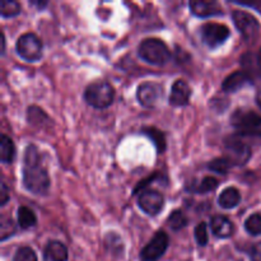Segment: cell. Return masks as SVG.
<instances>
[{
  "mask_svg": "<svg viewBox=\"0 0 261 261\" xmlns=\"http://www.w3.org/2000/svg\"><path fill=\"white\" fill-rule=\"evenodd\" d=\"M23 186L33 195H46L50 190V177L42 165L41 154L35 144L27 145L22 167Z\"/></svg>",
  "mask_w": 261,
  "mask_h": 261,
  "instance_id": "cell-1",
  "label": "cell"
},
{
  "mask_svg": "<svg viewBox=\"0 0 261 261\" xmlns=\"http://www.w3.org/2000/svg\"><path fill=\"white\" fill-rule=\"evenodd\" d=\"M229 121L240 137H261V116L251 110L237 109Z\"/></svg>",
  "mask_w": 261,
  "mask_h": 261,
  "instance_id": "cell-2",
  "label": "cell"
},
{
  "mask_svg": "<svg viewBox=\"0 0 261 261\" xmlns=\"http://www.w3.org/2000/svg\"><path fill=\"white\" fill-rule=\"evenodd\" d=\"M140 59L152 65H165L171 59V51L160 38H145L138 47Z\"/></svg>",
  "mask_w": 261,
  "mask_h": 261,
  "instance_id": "cell-3",
  "label": "cell"
},
{
  "mask_svg": "<svg viewBox=\"0 0 261 261\" xmlns=\"http://www.w3.org/2000/svg\"><path fill=\"white\" fill-rule=\"evenodd\" d=\"M83 97L89 106L94 109H106L114 102L115 89L109 82L98 81L87 87Z\"/></svg>",
  "mask_w": 261,
  "mask_h": 261,
  "instance_id": "cell-4",
  "label": "cell"
},
{
  "mask_svg": "<svg viewBox=\"0 0 261 261\" xmlns=\"http://www.w3.org/2000/svg\"><path fill=\"white\" fill-rule=\"evenodd\" d=\"M17 54L28 63H35L42 58V41L32 32L23 33L15 43Z\"/></svg>",
  "mask_w": 261,
  "mask_h": 261,
  "instance_id": "cell-5",
  "label": "cell"
},
{
  "mask_svg": "<svg viewBox=\"0 0 261 261\" xmlns=\"http://www.w3.org/2000/svg\"><path fill=\"white\" fill-rule=\"evenodd\" d=\"M226 158L232 163V166H245L252 155L250 145L240 139V135H231L224 140Z\"/></svg>",
  "mask_w": 261,
  "mask_h": 261,
  "instance_id": "cell-6",
  "label": "cell"
},
{
  "mask_svg": "<svg viewBox=\"0 0 261 261\" xmlns=\"http://www.w3.org/2000/svg\"><path fill=\"white\" fill-rule=\"evenodd\" d=\"M229 35V28L219 23H206L200 28L201 40L211 48H217L223 45L228 40Z\"/></svg>",
  "mask_w": 261,
  "mask_h": 261,
  "instance_id": "cell-7",
  "label": "cell"
},
{
  "mask_svg": "<svg viewBox=\"0 0 261 261\" xmlns=\"http://www.w3.org/2000/svg\"><path fill=\"white\" fill-rule=\"evenodd\" d=\"M138 205L145 214L155 217L162 212L165 206V198L160 191L154 189H144L138 196Z\"/></svg>",
  "mask_w": 261,
  "mask_h": 261,
  "instance_id": "cell-8",
  "label": "cell"
},
{
  "mask_svg": "<svg viewBox=\"0 0 261 261\" xmlns=\"http://www.w3.org/2000/svg\"><path fill=\"white\" fill-rule=\"evenodd\" d=\"M168 244H170L168 234L165 231H158L152 237V240L143 247V250L140 251V257L143 261L160 260L165 255Z\"/></svg>",
  "mask_w": 261,
  "mask_h": 261,
  "instance_id": "cell-9",
  "label": "cell"
},
{
  "mask_svg": "<svg viewBox=\"0 0 261 261\" xmlns=\"http://www.w3.org/2000/svg\"><path fill=\"white\" fill-rule=\"evenodd\" d=\"M163 97V87L154 82H144L137 89V99L143 107L153 109Z\"/></svg>",
  "mask_w": 261,
  "mask_h": 261,
  "instance_id": "cell-10",
  "label": "cell"
},
{
  "mask_svg": "<svg viewBox=\"0 0 261 261\" xmlns=\"http://www.w3.org/2000/svg\"><path fill=\"white\" fill-rule=\"evenodd\" d=\"M234 25L245 38H252L260 30V23L256 18L245 10H234L232 13Z\"/></svg>",
  "mask_w": 261,
  "mask_h": 261,
  "instance_id": "cell-11",
  "label": "cell"
},
{
  "mask_svg": "<svg viewBox=\"0 0 261 261\" xmlns=\"http://www.w3.org/2000/svg\"><path fill=\"white\" fill-rule=\"evenodd\" d=\"M191 13L199 18L214 17V15H222V8L219 3L214 0H193L189 3Z\"/></svg>",
  "mask_w": 261,
  "mask_h": 261,
  "instance_id": "cell-12",
  "label": "cell"
},
{
  "mask_svg": "<svg viewBox=\"0 0 261 261\" xmlns=\"http://www.w3.org/2000/svg\"><path fill=\"white\" fill-rule=\"evenodd\" d=\"M252 84V78L247 71L245 70H237L226 76L222 83V89L226 93H233V92H239L240 89L244 87Z\"/></svg>",
  "mask_w": 261,
  "mask_h": 261,
  "instance_id": "cell-13",
  "label": "cell"
},
{
  "mask_svg": "<svg viewBox=\"0 0 261 261\" xmlns=\"http://www.w3.org/2000/svg\"><path fill=\"white\" fill-rule=\"evenodd\" d=\"M191 88L184 79H177L172 84L170 93V105L172 106H186L190 101Z\"/></svg>",
  "mask_w": 261,
  "mask_h": 261,
  "instance_id": "cell-14",
  "label": "cell"
},
{
  "mask_svg": "<svg viewBox=\"0 0 261 261\" xmlns=\"http://www.w3.org/2000/svg\"><path fill=\"white\" fill-rule=\"evenodd\" d=\"M211 229L218 239H229L233 234V223L224 216H214L211 219Z\"/></svg>",
  "mask_w": 261,
  "mask_h": 261,
  "instance_id": "cell-15",
  "label": "cell"
},
{
  "mask_svg": "<svg viewBox=\"0 0 261 261\" xmlns=\"http://www.w3.org/2000/svg\"><path fill=\"white\" fill-rule=\"evenodd\" d=\"M43 261H68V249L63 242L53 240L43 250Z\"/></svg>",
  "mask_w": 261,
  "mask_h": 261,
  "instance_id": "cell-16",
  "label": "cell"
},
{
  "mask_svg": "<svg viewBox=\"0 0 261 261\" xmlns=\"http://www.w3.org/2000/svg\"><path fill=\"white\" fill-rule=\"evenodd\" d=\"M241 201V194L236 188H227L219 194L218 204L224 209L236 208Z\"/></svg>",
  "mask_w": 261,
  "mask_h": 261,
  "instance_id": "cell-17",
  "label": "cell"
},
{
  "mask_svg": "<svg viewBox=\"0 0 261 261\" xmlns=\"http://www.w3.org/2000/svg\"><path fill=\"white\" fill-rule=\"evenodd\" d=\"M17 221L20 228L28 229L37 224V217L28 206H19L17 211Z\"/></svg>",
  "mask_w": 261,
  "mask_h": 261,
  "instance_id": "cell-18",
  "label": "cell"
},
{
  "mask_svg": "<svg viewBox=\"0 0 261 261\" xmlns=\"http://www.w3.org/2000/svg\"><path fill=\"white\" fill-rule=\"evenodd\" d=\"M15 157V147L8 135L3 134L0 139V161L3 163H12Z\"/></svg>",
  "mask_w": 261,
  "mask_h": 261,
  "instance_id": "cell-19",
  "label": "cell"
},
{
  "mask_svg": "<svg viewBox=\"0 0 261 261\" xmlns=\"http://www.w3.org/2000/svg\"><path fill=\"white\" fill-rule=\"evenodd\" d=\"M217 186H218V180L212 177V176H206V177H204L200 182L194 181V182L191 184V186H189L188 190L194 191V193H199V194H206L216 190Z\"/></svg>",
  "mask_w": 261,
  "mask_h": 261,
  "instance_id": "cell-20",
  "label": "cell"
},
{
  "mask_svg": "<svg viewBox=\"0 0 261 261\" xmlns=\"http://www.w3.org/2000/svg\"><path fill=\"white\" fill-rule=\"evenodd\" d=\"M143 134L147 135L150 140L155 144L158 153H163L166 149V138L161 130L155 129V127H144L142 130Z\"/></svg>",
  "mask_w": 261,
  "mask_h": 261,
  "instance_id": "cell-21",
  "label": "cell"
},
{
  "mask_svg": "<svg viewBox=\"0 0 261 261\" xmlns=\"http://www.w3.org/2000/svg\"><path fill=\"white\" fill-rule=\"evenodd\" d=\"M188 218H186L184 212L180 211V209L173 211L167 218L168 226H170L171 229H173V231H180V229H182L184 227L188 226Z\"/></svg>",
  "mask_w": 261,
  "mask_h": 261,
  "instance_id": "cell-22",
  "label": "cell"
},
{
  "mask_svg": "<svg viewBox=\"0 0 261 261\" xmlns=\"http://www.w3.org/2000/svg\"><path fill=\"white\" fill-rule=\"evenodd\" d=\"M232 167V163L226 157L214 158L208 163V170L212 172L219 173V175H227Z\"/></svg>",
  "mask_w": 261,
  "mask_h": 261,
  "instance_id": "cell-23",
  "label": "cell"
},
{
  "mask_svg": "<svg viewBox=\"0 0 261 261\" xmlns=\"http://www.w3.org/2000/svg\"><path fill=\"white\" fill-rule=\"evenodd\" d=\"M20 13V4L14 0H3L0 7V14L3 18L15 17Z\"/></svg>",
  "mask_w": 261,
  "mask_h": 261,
  "instance_id": "cell-24",
  "label": "cell"
},
{
  "mask_svg": "<svg viewBox=\"0 0 261 261\" xmlns=\"http://www.w3.org/2000/svg\"><path fill=\"white\" fill-rule=\"evenodd\" d=\"M244 226L247 233H250L251 236H259V234H261V216L257 213L251 214L245 221Z\"/></svg>",
  "mask_w": 261,
  "mask_h": 261,
  "instance_id": "cell-25",
  "label": "cell"
},
{
  "mask_svg": "<svg viewBox=\"0 0 261 261\" xmlns=\"http://www.w3.org/2000/svg\"><path fill=\"white\" fill-rule=\"evenodd\" d=\"M13 261H37V255L31 247L23 246L15 251Z\"/></svg>",
  "mask_w": 261,
  "mask_h": 261,
  "instance_id": "cell-26",
  "label": "cell"
},
{
  "mask_svg": "<svg viewBox=\"0 0 261 261\" xmlns=\"http://www.w3.org/2000/svg\"><path fill=\"white\" fill-rule=\"evenodd\" d=\"M15 232V227H14V222L12 221V218H7V217H3L2 223H0V240L2 241H5L8 237L12 236L13 233Z\"/></svg>",
  "mask_w": 261,
  "mask_h": 261,
  "instance_id": "cell-27",
  "label": "cell"
},
{
  "mask_svg": "<svg viewBox=\"0 0 261 261\" xmlns=\"http://www.w3.org/2000/svg\"><path fill=\"white\" fill-rule=\"evenodd\" d=\"M195 240L199 246H205L208 244V228L205 222H200L195 227Z\"/></svg>",
  "mask_w": 261,
  "mask_h": 261,
  "instance_id": "cell-28",
  "label": "cell"
},
{
  "mask_svg": "<svg viewBox=\"0 0 261 261\" xmlns=\"http://www.w3.org/2000/svg\"><path fill=\"white\" fill-rule=\"evenodd\" d=\"M9 200V190L4 182L2 184V190H0V205H5Z\"/></svg>",
  "mask_w": 261,
  "mask_h": 261,
  "instance_id": "cell-29",
  "label": "cell"
},
{
  "mask_svg": "<svg viewBox=\"0 0 261 261\" xmlns=\"http://www.w3.org/2000/svg\"><path fill=\"white\" fill-rule=\"evenodd\" d=\"M250 256H251L252 261H261V244H256L255 246H252Z\"/></svg>",
  "mask_w": 261,
  "mask_h": 261,
  "instance_id": "cell-30",
  "label": "cell"
},
{
  "mask_svg": "<svg viewBox=\"0 0 261 261\" xmlns=\"http://www.w3.org/2000/svg\"><path fill=\"white\" fill-rule=\"evenodd\" d=\"M256 103L261 110V87L259 89H257V92H256Z\"/></svg>",
  "mask_w": 261,
  "mask_h": 261,
  "instance_id": "cell-31",
  "label": "cell"
},
{
  "mask_svg": "<svg viewBox=\"0 0 261 261\" xmlns=\"http://www.w3.org/2000/svg\"><path fill=\"white\" fill-rule=\"evenodd\" d=\"M31 4H32V5H37L38 9H40V8H41V9H42L43 7H46V5H47V2H38V3L32 2V3H31Z\"/></svg>",
  "mask_w": 261,
  "mask_h": 261,
  "instance_id": "cell-32",
  "label": "cell"
},
{
  "mask_svg": "<svg viewBox=\"0 0 261 261\" xmlns=\"http://www.w3.org/2000/svg\"><path fill=\"white\" fill-rule=\"evenodd\" d=\"M5 51V37L4 33H2V54H4Z\"/></svg>",
  "mask_w": 261,
  "mask_h": 261,
  "instance_id": "cell-33",
  "label": "cell"
},
{
  "mask_svg": "<svg viewBox=\"0 0 261 261\" xmlns=\"http://www.w3.org/2000/svg\"><path fill=\"white\" fill-rule=\"evenodd\" d=\"M257 64H259V66H260V69H261V48H260L259 54H257Z\"/></svg>",
  "mask_w": 261,
  "mask_h": 261,
  "instance_id": "cell-34",
  "label": "cell"
}]
</instances>
